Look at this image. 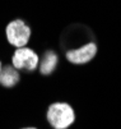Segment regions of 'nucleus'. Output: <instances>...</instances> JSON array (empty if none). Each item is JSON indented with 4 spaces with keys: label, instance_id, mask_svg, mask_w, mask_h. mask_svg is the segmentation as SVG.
Wrapping results in <instances>:
<instances>
[{
    "label": "nucleus",
    "instance_id": "1",
    "mask_svg": "<svg viewBox=\"0 0 121 129\" xmlns=\"http://www.w3.org/2000/svg\"><path fill=\"white\" fill-rule=\"evenodd\" d=\"M47 120L54 129H66L75 120L73 107L66 102H55L47 110Z\"/></svg>",
    "mask_w": 121,
    "mask_h": 129
},
{
    "label": "nucleus",
    "instance_id": "2",
    "mask_svg": "<svg viewBox=\"0 0 121 129\" xmlns=\"http://www.w3.org/2000/svg\"><path fill=\"white\" fill-rule=\"evenodd\" d=\"M5 35H7L8 42L12 46L17 49L26 47V45L29 42L31 39V28L22 19H15L7 26Z\"/></svg>",
    "mask_w": 121,
    "mask_h": 129
},
{
    "label": "nucleus",
    "instance_id": "3",
    "mask_svg": "<svg viewBox=\"0 0 121 129\" xmlns=\"http://www.w3.org/2000/svg\"><path fill=\"white\" fill-rule=\"evenodd\" d=\"M13 67L15 69H24V70H34L40 64L38 55L29 47H19L17 49L13 59Z\"/></svg>",
    "mask_w": 121,
    "mask_h": 129
},
{
    "label": "nucleus",
    "instance_id": "4",
    "mask_svg": "<svg viewBox=\"0 0 121 129\" xmlns=\"http://www.w3.org/2000/svg\"><path fill=\"white\" fill-rule=\"evenodd\" d=\"M96 52H97L96 44L89 42V44H85L84 46H82L79 49L70 50L66 54V58L73 64H84V63H88L89 60H92L94 58Z\"/></svg>",
    "mask_w": 121,
    "mask_h": 129
},
{
    "label": "nucleus",
    "instance_id": "5",
    "mask_svg": "<svg viewBox=\"0 0 121 129\" xmlns=\"http://www.w3.org/2000/svg\"><path fill=\"white\" fill-rule=\"evenodd\" d=\"M19 82V74L14 67L7 65L0 72V84L4 87H13Z\"/></svg>",
    "mask_w": 121,
    "mask_h": 129
},
{
    "label": "nucleus",
    "instance_id": "6",
    "mask_svg": "<svg viewBox=\"0 0 121 129\" xmlns=\"http://www.w3.org/2000/svg\"><path fill=\"white\" fill-rule=\"evenodd\" d=\"M40 68H41V73L42 74H50L51 72H52L54 69H55V67L57 65V56H56V54L55 52H47L45 56H43V59L41 60V63H40Z\"/></svg>",
    "mask_w": 121,
    "mask_h": 129
},
{
    "label": "nucleus",
    "instance_id": "7",
    "mask_svg": "<svg viewBox=\"0 0 121 129\" xmlns=\"http://www.w3.org/2000/svg\"><path fill=\"white\" fill-rule=\"evenodd\" d=\"M23 129H36V128H23Z\"/></svg>",
    "mask_w": 121,
    "mask_h": 129
},
{
    "label": "nucleus",
    "instance_id": "8",
    "mask_svg": "<svg viewBox=\"0 0 121 129\" xmlns=\"http://www.w3.org/2000/svg\"><path fill=\"white\" fill-rule=\"evenodd\" d=\"M2 69H3V68H2V63H0V72H2Z\"/></svg>",
    "mask_w": 121,
    "mask_h": 129
}]
</instances>
